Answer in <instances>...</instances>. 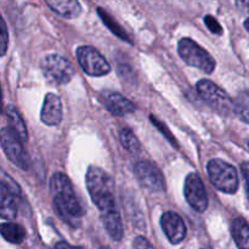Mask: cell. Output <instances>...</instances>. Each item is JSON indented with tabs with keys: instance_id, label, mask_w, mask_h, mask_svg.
<instances>
[{
	"instance_id": "obj_1",
	"label": "cell",
	"mask_w": 249,
	"mask_h": 249,
	"mask_svg": "<svg viewBox=\"0 0 249 249\" xmlns=\"http://www.w3.org/2000/svg\"><path fill=\"white\" fill-rule=\"evenodd\" d=\"M50 192L53 204L66 220L72 221L84 215L82 206L73 190L72 182L63 173H55L50 179Z\"/></svg>"
},
{
	"instance_id": "obj_2",
	"label": "cell",
	"mask_w": 249,
	"mask_h": 249,
	"mask_svg": "<svg viewBox=\"0 0 249 249\" xmlns=\"http://www.w3.org/2000/svg\"><path fill=\"white\" fill-rule=\"evenodd\" d=\"M85 181H87V189L92 202L96 204L101 213L108 209L116 208L113 180L109 177L108 173L105 172L101 168L91 165L88 168Z\"/></svg>"
},
{
	"instance_id": "obj_3",
	"label": "cell",
	"mask_w": 249,
	"mask_h": 249,
	"mask_svg": "<svg viewBox=\"0 0 249 249\" xmlns=\"http://www.w3.org/2000/svg\"><path fill=\"white\" fill-rule=\"evenodd\" d=\"M207 173L212 185L216 190L228 195H233L237 192L238 173L232 164L219 158H214L208 162Z\"/></svg>"
},
{
	"instance_id": "obj_4",
	"label": "cell",
	"mask_w": 249,
	"mask_h": 249,
	"mask_svg": "<svg viewBox=\"0 0 249 249\" xmlns=\"http://www.w3.org/2000/svg\"><path fill=\"white\" fill-rule=\"evenodd\" d=\"M40 70L44 78L53 85L67 84L74 75L72 62L58 53H49L41 60Z\"/></svg>"
},
{
	"instance_id": "obj_5",
	"label": "cell",
	"mask_w": 249,
	"mask_h": 249,
	"mask_svg": "<svg viewBox=\"0 0 249 249\" xmlns=\"http://www.w3.org/2000/svg\"><path fill=\"white\" fill-rule=\"evenodd\" d=\"M178 53L189 66L198 68L202 72L211 74L215 68V60L213 56L190 38L180 39L178 43Z\"/></svg>"
},
{
	"instance_id": "obj_6",
	"label": "cell",
	"mask_w": 249,
	"mask_h": 249,
	"mask_svg": "<svg viewBox=\"0 0 249 249\" xmlns=\"http://www.w3.org/2000/svg\"><path fill=\"white\" fill-rule=\"evenodd\" d=\"M197 91L199 96L215 112L224 117H228L233 111V101L228 92L219 88L215 83L208 79H202L197 83Z\"/></svg>"
},
{
	"instance_id": "obj_7",
	"label": "cell",
	"mask_w": 249,
	"mask_h": 249,
	"mask_svg": "<svg viewBox=\"0 0 249 249\" xmlns=\"http://www.w3.org/2000/svg\"><path fill=\"white\" fill-rule=\"evenodd\" d=\"M0 146L7 160L22 170H28L31 167V160L24 150L22 141L10 128H2L0 130Z\"/></svg>"
},
{
	"instance_id": "obj_8",
	"label": "cell",
	"mask_w": 249,
	"mask_h": 249,
	"mask_svg": "<svg viewBox=\"0 0 249 249\" xmlns=\"http://www.w3.org/2000/svg\"><path fill=\"white\" fill-rule=\"evenodd\" d=\"M75 55L82 70L91 77H104L111 72V66L106 58L92 46H79Z\"/></svg>"
},
{
	"instance_id": "obj_9",
	"label": "cell",
	"mask_w": 249,
	"mask_h": 249,
	"mask_svg": "<svg viewBox=\"0 0 249 249\" xmlns=\"http://www.w3.org/2000/svg\"><path fill=\"white\" fill-rule=\"evenodd\" d=\"M134 173L138 181L145 189L153 192H162L165 190V179L162 172L150 160H140L136 163Z\"/></svg>"
},
{
	"instance_id": "obj_10",
	"label": "cell",
	"mask_w": 249,
	"mask_h": 249,
	"mask_svg": "<svg viewBox=\"0 0 249 249\" xmlns=\"http://www.w3.org/2000/svg\"><path fill=\"white\" fill-rule=\"evenodd\" d=\"M184 195L187 203L196 212L203 213L208 208V196H207L206 187L196 173H191L185 179Z\"/></svg>"
},
{
	"instance_id": "obj_11",
	"label": "cell",
	"mask_w": 249,
	"mask_h": 249,
	"mask_svg": "<svg viewBox=\"0 0 249 249\" xmlns=\"http://www.w3.org/2000/svg\"><path fill=\"white\" fill-rule=\"evenodd\" d=\"M17 197L18 187L16 184H10L7 179H0V218L12 220L17 216Z\"/></svg>"
},
{
	"instance_id": "obj_12",
	"label": "cell",
	"mask_w": 249,
	"mask_h": 249,
	"mask_svg": "<svg viewBox=\"0 0 249 249\" xmlns=\"http://www.w3.org/2000/svg\"><path fill=\"white\" fill-rule=\"evenodd\" d=\"M160 226L172 245H179L186 237V225L181 216L175 212H165L160 218Z\"/></svg>"
},
{
	"instance_id": "obj_13",
	"label": "cell",
	"mask_w": 249,
	"mask_h": 249,
	"mask_svg": "<svg viewBox=\"0 0 249 249\" xmlns=\"http://www.w3.org/2000/svg\"><path fill=\"white\" fill-rule=\"evenodd\" d=\"M100 101L106 107L108 112L114 116H125V114L133 113L136 109L134 102L126 99L122 94L112 90H104L100 92Z\"/></svg>"
},
{
	"instance_id": "obj_14",
	"label": "cell",
	"mask_w": 249,
	"mask_h": 249,
	"mask_svg": "<svg viewBox=\"0 0 249 249\" xmlns=\"http://www.w3.org/2000/svg\"><path fill=\"white\" fill-rule=\"evenodd\" d=\"M62 102L57 95L49 92L45 95L40 112V119L49 126H56L62 122Z\"/></svg>"
},
{
	"instance_id": "obj_15",
	"label": "cell",
	"mask_w": 249,
	"mask_h": 249,
	"mask_svg": "<svg viewBox=\"0 0 249 249\" xmlns=\"http://www.w3.org/2000/svg\"><path fill=\"white\" fill-rule=\"evenodd\" d=\"M100 219L104 224L105 230L107 231L112 240L121 241L123 238V224H122L121 214H119L117 207L102 212Z\"/></svg>"
},
{
	"instance_id": "obj_16",
	"label": "cell",
	"mask_w": 249,
	"mask_h": 249,
	"mask_svg": "<svg viewBox=\"0 0 249 249\" xmlns=\"http://www.w3.org/2000/svg\"><path fill=\"white\" fill-rule=\"evenodd\" d=\"M46 5L65 18H77L82 14V5L77 0H48Z\"/></svg>"
},
{
	"instance_id": "obj_17",
	"label": "cell",
	"mask_w": 249,
	"mask_h": 249,
	"mask_svg": "<svg viewBox=\"0 0 249 249\" xmlns=\"http://www.w3.org/2000/svg\"><path fill=\"white\" fill-rule=\"evenodd\" d=\"M231 233L238 249H248L249 229L245 218H236L231 224Z\"/></svg>"
},
{
	"instance_id": "obj_18",
	"label": "cell",
	"mask_w": 249,
	"mask_h": 249,
	"mask_svg": "<svg viewBox=\"0 0 249 249\" xmlns=\"http://www.w3.org/2000/svg\"><path fill=\"white\" fill-rule=\"evenodd\" d=\"M6 116L7 119H9V126L7 128L11 129L21 139V141H26L27 138H28V133H27L26 124H24L19 112L14 106L10 105V106L6 107Z\"/></svg>"
},
{
	"instance_id": "obj_19",
	"label": "cell",
	"mask_w": 249,
	"mask_h": 249,
	"mask_svg": "<svg viewBox=\"0 0 249 249\" xmlns=\"http://www.w3.org/2000/svg\"><path fill=\"white\" fill-rule=\"evenodd\" d=\"M0 235L7 242L19 245L26 238V231L21 225L15 223H2L0 224Z\"/></svg>"
},
{
	"instance_id": "obj_20",
	"label": "cell",
	"mask_w": 249,
	"mask_h": 249,
	"mask_svg": "<svg viewBox=\"0 0 249 249\" xmlns=\"http://www.w3.org/2000/svg\"><path fill=\"white\" fill-rule=\"evenodd\" d=\"M119 140H121L122 146L130 153L140 152V141H139V139L136 138L135 134H134L129 128L122 129L121 133H119Z\"/></svg>"
},
{
	"instance_id": "obj_21",
	"label": "cell",
	"mask_w": 249,
	"mask_h": 249,
	"mask_svg": "<svg viewBox=\"0 0 249 249\" xmlns=\"http://www.w3.org/2000/svg\"><path fill=\"white\" fill-rule=\"evenodd\" d=\"M97 14H99L100 17H101L102 22H104V23L106 24V26L108 27L109 29H111L112 33L116 34V36H118V38H121L122 40L128 41V43H131V41L129 40L128 34L124 32V29L122 28L121 26H119L118 22H117L116 19L112 18V17L109 16V15L107 14L106 11H105V9H102V7H99V9H97Z\"/></svg>"
},
{
	"instance_id": "obj_22",
	"label": "cell",
	"mask_w": 249,
	"mask_h": 249,
	"mask_svg": "<svg viewBox=\"0 0 249 249\" xmlns=\"http://www.w3.org/2000/svg\"><path fill=\"white\" fill-rule=\"evenodd\" d=\"M233 112H236L245 123H248V92L246 90L238 95L236 101H233Z\"/></svg>"
},
{
	"instance_id": "obj_23",
	"label": "cell",
	"mask_w": 249,
	"mask_h": 249,
	"mask_svg": "<svg viewBox=\"0 0 249 249\" xmlns=\"http://www.w3.org/2000/svg\"><path fill=\"white\" fill-rule=\"evenodd\" d=\"M7 46H9V32L4 18L0 15V57L6 53Z\"/></svg>"
},
{
	"instance_id": "obj_24",
	"label": "cell",
	"mask_w": 249,
	"mask_h": 249,
	"mask_svg": "<svg viewBox=\"0 0 249 249\" xmlns=\"http://www.w3.org/2000/svg\"><path fill=\"white\" fill-rule=\"evenodd\" d=\"M150 121L152 122L153 124H155L156 128H157L158 130L160 131V133L164 134V136H165V138L168 139V140L170 141V142L174 143L175 147H178V142H177V140H175V139H174V136H173V134L170 133L169 130H168L167 126H165V124H164V123H162V122H160V121H158V119L156 118V116H153V114H151V116H150Z\"/></svg>"
},
{
	"instance_id": "obj_25",
	"label": "cell",
	"mask_w": 249,
	"mask_h": 249,
	"mask_svg": "<svg viewBox=\"0 0 249 249\" xmlns=\"http://www.w3.org/2000/svg\"><path fill=\"white\" fill-rule=\"evenodd\" d=\"M204 23H206V26L208 27V29L212 33L223 34V27H221V24L216 21L215 17L211 16V15H207V16L204 17Z\"/></svg>"
},
{
	"instance_id": "obj_26",
	"label": "cell",
	"mask_w": 249,
	"mask_h": 249,
	"mask_svg": "<svg viewBox=\"0 0 249 249\" xmlns=\"http://www.w3.org/2000/svg\"><path fill=\"white\" fill-rule=\"evenodd\" d=\"M133 248L134 249H155L152 247V245L150 243V241H148L147 238L143 237V236H138V237L134 240Z\"/></svg>"
},
{
	"instance_id": "obj_27",
	"label": "cell",
	"mask_w": 249,
	"mask_h": 249,
	"mask_svg": "<svg viewBox=\"0 0 249 249\" xmlns=\"http://www.w3.org/2000/svg\"><path fill=\"white\" fill-rule=\"evenodd\" d=\"M56 249H83L82 247H74V246H71L70 243L67 242H58L57 245L55 246Z\"/></svg>"
},
{
	"instance_id": "obj_28",
	"label": "cell",
	"mask_w": 249,
	"mask_h": 249,
	"mask_svg": "<svg viewBox=\"0 0 249 249\" xmlns=\"http://www.w3.org/2000/svg\"><path fill=\"white\" fill-rule=\"evenodd\" d=\"M1 109H2V107H1V89H0V113H1Z\"/></svg>"
},
{
	"instance_id": "obj_29",
	"label": "cell",
	"mask_w": 249,
	"mask_h": 249,
	"mask_svg": "<svg viewBox=\"0 0 249 249\" xmlns=\"http://www.w3.org/2000/svg\"><path fill=\"white\" fill-rule=\"evenodd\" d=\"M100 249H109V248H107V247H104V248H100Z\"/></svg>"
},
{
	"instance_id": "obj_30",
	"label": "cell",
	"mask_w": 249,
	"mask_h": 249,
	"mask_svg": "<svg viewBox=\"0 0 249 249\" xmlns=\"http://www.w3.org/2000/svg\"><path fill=\"white\" fill-rule=\"evenodd\" d=\"M202 249H212V248H208V247H206V248H202Z\"/></svg>"
}]
</instances>
